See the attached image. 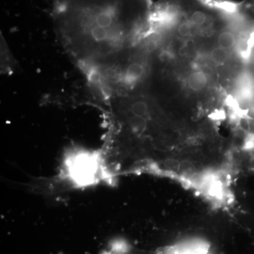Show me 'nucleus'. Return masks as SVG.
<instances>
[{"label": "nucleus", "mask_w": 254, "mask_h": 254, "mask_svg": "<svg viewBox=\"0 0 254 254\" xmlns=\"http://www.w3.org/2000/svg\"><path fill=\"white\" fill-rule=\"evenodd\" d=\"M150 0H55L60 42L84 74L145 38L151 29Z\"/></svg>", "instance_id": "obj_1"}, {"label": "nucleus", "mask_w": 254, "mask_h": 254, "mask_svg": "<svg viewBox=\"0 0 254 254\" xmlns=\"http://www.w3.org/2000/svg\"><path fill=\"white\" fill-rule=\"evenodd\" d=\"M60 185L71 188H84L106 182L112 184L108 175L101 152L82 148L70 149L63 160L60 173L54 178Z\"/></svg>", "instance_id": "obj_2"}, {"label": "nucleus", "mask_w": 254, "mask_h": 254, "mask_svg": "<svg viewBox=\"0 0 254 254\" xmlns=\"http://www.w3.org/2000/svg\"><path fill=\"white\" fill-rule=\"evenodd\" d=\"M207 76L201 71L190 73L187 79L189 87L193 91H201L207 84Z\"/></svg>", "instance_id": "obj_3"}, {"label": "nucleus", "mask_w": 254, "mask_h": 254, "mask_svg": "<svg viewBox=\"0 0 254 254\" xmlns=\"http://www.w3.org/2000/svg\"><path fill=\"white\" fill-rule=\"evenodd\" d=\"M1 69L3 72L9 74V71L14 69V62L13 57L10 55V52L8 50L7 45L4 40H1Z\"/></svg>", "instance_id": "obj_4"}, {"label": "nucleus", "mask_w": 254, "mask_h": 254, "mask_svg": "<svg viewBox=\"0 0 254 254\" xmlns=\"http://www.w3.org/2000/svg\"><path fill=\"white\" fill-rule=\"evenodd\" d=\"M217 41H218L219 47L228 50L233 48L235 45L236 38L233 32L225 31L220 33Z\"/></svg>", "instance_id": "obj_5"}, {"label": "nucleus", "mask_w": 254, "mask_h": 254, "mask_svg": "<svg viewBox=\"0 0 254 254\" xmlns=\"http://www.w3.org/2000/svg\"><path fill=\"white\" fill-rule=\"evenodd\" d=\"M211 59L216 64H222L226 63L229 58L228 50L220 47H215L211 53Z\"/></svg>", "instance_id": "obj_6"}, {"label": "nucleus", "mask_w": 254, "mask_h": 254, "mask_svg": "<svg viewBox=\"0 0 254 254\" xmlns=\"http://www.w3.org/2000/svg\"><path fill=\"white\" fill-rule=\"evenodd\" d=\"M159 59H160V61L163 62V63L170 61L172 59V53L169 50H162L159 54Z\"/></svg>", "instance_id": "obj_7"}, {"label": "nucleus", "mask_w": 254, "mask_h": 254, "mask_svg": "<svg viewBox=\"0 0 254 254\" xmlns=\"http://www.w3.org/2000/svg\"><path fill=\"white\" fill-rule=\"evenodd\" d=\"M102 254H120V250L117 243L115 241L111 243L107 250L105 251Z\"/></svg>", "instance_id": "obj_8"}]
</instances>
